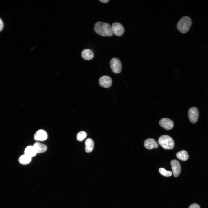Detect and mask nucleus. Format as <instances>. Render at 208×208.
I'll list each match as a JSON object with an SVG mask.
<instances>
[{
    "label": "nucleus",
    "instance_id": "423d86ee",
    "mask_svg": "<svg viewBox=\"0 0 208 208\" xmlns=\"http://www.w3.org/2000/svg\"><path fill=\"white\" fill-rule=\"evenodd\" d=\"M111 27L113 33L117 36H121L124 32V28L120 23L115 22L113 23Z\"/></svg>",
    "mask_w": 208,
    "mask_h": 208
},
{
    "label": "nucleus",
    "instance_id": "20e7f679",
    "mask_svg": "<svg viewBox=\"0 0 208 208\" xmlns=\"http://www.w3.org/2000/svg\"><path fill=\"white\" fill-rule=\"evenodd\" d=\"M112 71L116 73H120L122 70V65L120 60L117 58H113L110 63Z\"/></svg>",
    "mask_w": 208,
    "mask_h": 208
},
{
    "label": "nucleus",
    "instance_id": "ddd939ff",
    "mask_svg": "<svg viewBox=\"0 0 208 208\" xmlns=\"http://www.w3.org/2000/svg\"><path fill=\"white\" fill-rule=\"evenodd\" d=\"M81 56L82 58L86 60H89L92 59L94 54L92 50L89 49L83 50L81 52Z\"/></svg>",
    "mask_w": 208,
    "mask_h": 208
},
{
    "label": "nucleus",
    "instance_id": "6ab92c4d",
    "mask_svg": "<svg viewBox=\"0 0 208 208\" xmlns=\"http://www.w3.org/2000/svg\"><path fill=\"white\" fill-rule=\"evenodd\" d=\"M159 171L160 173L164 176L169 177L172 175V172L171 171H167L163 168H160Z\"/></svg>",
    "mask_w": 208,
    "mask_h": 208
},
{
    "label": "nucleus",
    "instance_id": "a211bd4d",
    "mask_svg": "<svg viewBox=\"0 0 208 208\" xmlns=\"http://www.w3.org/2000/svg\"><path fill=\"white\" fill-rule=\"evenodd\" d=\"M87 136L86 133L84 131H81L79 132L77 135V140L79 141H83Z\"/></svg>",
    "mask_w": 208,
    "mask_h": 208
},
{
    "label": "nucleus",
    "instance_id": "0eeeda50",
    "mask_svg": "<svg viewBox=\"0 0 208 208\" xmlns=\"http://www.w3.org/2000/svg\"><path fill=\"white\" fill-rule=\"evenodd\" d=\"M99 83L101 86L105 88H108L112 85V80L109 76L104 75L99 78Z\"/></svg>",
    "mask_w": 208,
    "mask_h": 208
},
{
    "label": "nucleus",
    "instance_id": "f3484780",
    "mask_svg": "<svg viewBox=\"0 0 208 208\" xmlns=\"http://www.w3.org/2000/svg\"><path fill=\"white\" fill-rule=\"evenodd\" d=\"M24 153L31 157L35 156L37 153L33 146H28L25 148Z\"/></svg>",
    "mask_w": 208,
    "mask_h": 208
},
{
    "label": "nucleus",
    "instance_id": "4be33fe9",
    "mask_svg": "<svg viewBox=\"0 0 208 208\" xmlns=\"http://www.w3.org/2000/svg\"><path fill=\"white\" fill-rule=\"evenodd\" d=\"M99 1L103 3H107L109 1V0H100Z\"/></svg>",
    "mask_w": 208,
    "mask_h": 208
},
{
    "label": "nucleus",
    "instance_id": "aec40b11",
    "mask_svg": "<svg viewBox=\"0 0 208 208\" xmlns=\"http://www.w3.org/2000/svg\"><path fill=\"white\" fill-rule=\"evenodd\" d=\"M188 208H200V207L198 204L193 203L190 205Z\"/></svg>",
    "mask_w": 208,
    "mask_h": 208
},
{
    "label": "nucleus",
    "instance_id": "f03ea898",
    "mask_svg": "<svg viewBox=\"0 0 208 208\" xmlns=\"http://www.w3.org/2000/svg\"><path fill=\"white\" fill-rule=\"evenodd\" d=\"M191 24V18L188 16H184L178 22L177 25V28L180 32L185 33L189 31Z\"/></svg>",
    "mask_w": 208,
    "mask_h": 208
},
{
    "label": "nucleus",
    "instance_id": "412c9836",
    "mask_svg": "<svg viewBox=\"0 0 208 208\" xmlns=\"http://www.w3.org/2000/svg\"><path fill=\"white\" fill-rule=\"evenodd\" d=\"M3 24L2 20L0 18V31L3 29Z\"/></svg>",
    "mask_w": 208,
    "mask_h": 208
},
{
    "label": "nucleus",
    "instance_id": "f257e3e1",
    "mask_svg": "<svg viewBox=\"0 0 208 208\" xmlns=\"http://www.w3.org/2000/svg\"><path fill=\"white\" fill-rule=\"evenodd\" d=\"M94 29L96 33L103 36H111L113 34L111 27L106 23L99 21L96 23Z\"/></svg>",
    "mask_w": 208,
    "mask_h": 208
},
{
    "label": "nucleus",
    "instance_id": "dca6fc26",
    "mask_svg": "<svg viewBox=\"0 0 208 208\" xmlns=\"http://www.w3.org/2000/svg\"><path fill=\"white\" fill-rule=\"evenodd\" d=\"M177 158L183 161H186L188 158V155L187 151L185 150L181 151L176 154Z\"/></svg>",
    "mask_w": 208,
    "mask_h": 208
},
{
    "label": "nucleus",
    "instance_id": "39448f33",
    "mask_svg": "<svg viewBox=\"0 0 208 208\" xmlns=\"http://www.w3.org/2000/svg\"><path fill=\"white\" fill-rule=\"evenodd\" d=\"M198 116V111L196 107H193L189 109L188 117L190 121L192 123H195L197 122Z\"/></svg>",
    "mask_w": 208,
    "mask_h": 208
},
{
    "label": "nucleus",
    "instance_id": "9b49d317",
    "mask_svg": "<svg viewBox=\"0 0 208 208\" xmlns=\"http://www.w3.org/2000/svg\"><path fill=\"white\" fill-rule=\"evenodd\" d=\"M47 138V133L43 130H39L37 131L34 136V138L36 141H44L46 140Z\"/></svg>",
    "mask_w": 208,
    "mask_h": 208
},
{
    "label": "nucleus",
    "instance_id": "7ed1b4c3",
    "mask_svg": "<svg viewBox=\"0 0 208 208\" xmlns=\"http://www.w3.org/2000/svg\"><path fill=\"white\" fill-rule=\"evenodd\" d=\"M159 144L164 149H171L173 148L174 143L173 139L167 135L161 136L158 140Z\"/></svg>",
    "mask_w": 208,
    "mask_h": 208
},
{
    "label": "nucleus",
    "instance_id": "4468645a",
    "mask_svg": "<svg viewBox=\"0 0 208 208\" xmlns=\"http://www.w3.org/2000/svg\"><path fill=\"white\" fill-rule=\"evenodd\" d=\"M85 151L87 153L91 152L93 150L94 147V143L91 138L87 139L85 142Z\"/></svg>",
    "mask_w": 208,
    "mask_h": 208
},
{
    "label": "nucleus",
    "instance_id": "6e6552de",
    "mask_svg": "<svg viewBox=\"0 0 208 208\" xmlns=\"http://www.w3.org/2000/svg\"><path fill=\"white\" fill-rule=\"evenodd\" d=\"M160 125L166 130L171 129L174 126L173 121L171 119L167 118H163L159 122Z\"/></svg>",
    "mask_w": 208,
    "mask_h": 208
},
{
    "label": "nucleus",
    "instance_id": "2eb2a0df",
    "mask_svg": "<svg viewBox=\"0 0 208 208\" xmlns=\"http://www.w3.org/2000/svg\"><path fill=\"white\" fill-rule=\"evenodd\" d=\"M31 160V157L27 155L24 154L21 155L19 158V163L23 165L29 164Z\"/></svg>",
    "mask_w": 208,
    "mask_h": 208
},
{
    "label": "nucleus",
    "instance_id": "f8f14e48",
    "mask_svg": "<svg viewBox=\"0 0 208 208\" xmlns=\"http://www.w3.org/2000/svg\"><path fill=\"white\" fill-rule=\"evenodd\" d=\"M33 146L37 153L44 152L47 149V147L46 145L38 142L34 143Z\"/></svg>",
    "mask_w": 208,
    "mask_h": 208
},
{
    "label": "nucleus",
    "instance_id": "1a4fd4ad",
    "mask_svg": "<svg viewBox=\"0 0 208 208\" xmlns=\"http://www.w3.org/2000/svg\"><path fill=\"white\" fill-rule=\"evenodd\" d=\"M170 164L172 170L175 177H178L181 172V166L179 162L175 159L171 161Z\"/></svg>",
    "mask_w": 208,
    "mask_h": 208
},
{
    "label": "nucleus",
    "instance_id": "9d476101",
    "mask_svg": "<svg viewBox=\"0 0 208 208\" xmlns=\"http://www.w3.org/2000/svg\"><path fill=\"white\" fill-rule=\"evenodd\" d=\"M144 146L145 148L149 150L153 148H157L158 147V145L156 141L153 139L148 138L144 142Z\"/></svg>",
    "mask_w": 208,
    "mask_h": 208
}]
</instances>
